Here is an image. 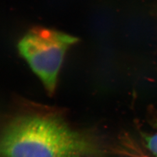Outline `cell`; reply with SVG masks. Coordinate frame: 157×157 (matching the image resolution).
<instances>
[{
    "mask_svg": "<svg viewBox=\"0 0 157 157\" xmlns=\"http://www.w3.org/2000/svg\"><path fill=\"white\" fill-rule=\"evenodd\" d=\"M100 151L93 137L51 113L19 115L1 135L2 157H93Z\"/></svg>",
    "mask_w": 157,
    "mask_h": 157,
    "instance_id": "6da1fadb",
    "label": "cell"
},
{
    "mask_svg": "<svg viewBox=\"0 0 157 157\" xmlns=\"http://www.w3.org/2000/svg\"><path fill=\"white\" fill-rule=\"evenodd\" d=\"M146 147L155 157H157V132L144 137Z\"/></svg>",
    "mask_w": 157,
    "mask_h": 157,
    "instance_id": "3957f363",
    "label": "cell"
},
{
    "mask_svg": "<svg viewBox=\"0 0 157 157\" xmlns=\"http://www.w3.org/2000/svg\"><path fill=\"white\" fill-rule=\"evenodd\" d=\"M139 157H146V156H144V155H139Z\"/></svg>",
    "mask_w": 157,
    "mask_h": 157,
    "instance_id": "277c9868",
    "label": "cell"
},
{
    "mask_svg": "<svg viewBox=\"0 0 157 157\" xmlns=\"http://www.w3.org/2000/svg\"><path fill=\"white\" fill-rule=\"evenodd\" d=\"M78 40L69 34L46 28L30 30L18 49L50 95L56 89L58 75L65 54Z\"/></svg>",
    "mask_w": 157,
    "mask_h": 157,
    "instance_id": "7a4b0ae2",
    "label": "cell"
}]
</instances>
